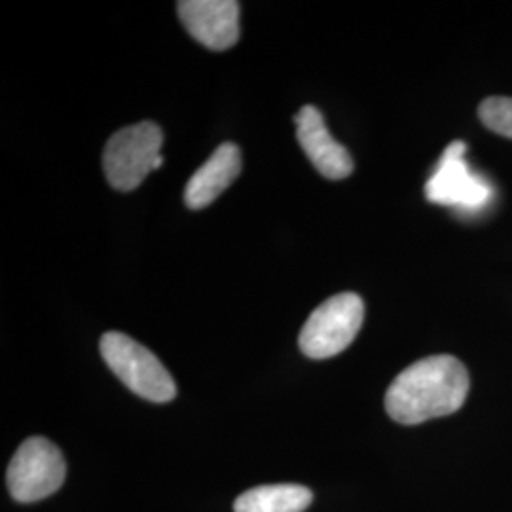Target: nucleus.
<instances>
[{"label": "nucleus", "mask_w": 512, "mask_h": 512, "mask_svg": "<svg viewBox=\"0 0 512 512\" xmlns=\"http://www.w3.org/2000/svg\"><path fill=\"white\" fill-rule=\"evenodd\" d=\"M179 18L186 31L209 50L222 52L238 44L239 2L234 0H181Z\"/></svg>", "instance_id": "obj_7"}, {"label": "nucleus", "mask_w": 512, "mask_h": 512, "mask_svg": "<svg viewBox=\"0 0 512 512\" xmlns=\"http://www.w3.org/2000/svg\"><path fill=\"white\" fill-rule=\"evenodd\" d=\"M469 395V374L452 355H433L404 368L385 393L387 414L403 425L458 412Z\"/></svg>", "instance_id": "obj_1"}, {"label": "nucleus", "mask_w": 512, "mask_h": 512, "mask_svg": "<svg viewBox=\"0 0 512 512\" xmlns=\"http://www.w3.org/2000/svg\"><path fill=\"white\" fill-rule=\"evenodd\" d=\"M313 494L300 484L258 486L239 495L236 512H304L311 505Z\"/></svg>", "instance_id": "obj_10"}, {"label": "nucleus", "mask_w": 512, "mask_h": 512, "mask_svg": "<svg viewBox=\"0 0 512 512\" xmlns=\"http://www.w3.org/2000/svg\"><path fill=\"white\" fill-rule=\"evenodd\" d=\"M67 475L63 454L44 437L25 440L8 465V488L19 503H35L55 494Z\"/></svg>", "instance_id": "obj_6"}, {"label": "nucleus", "mask_w": 512, "mask_h": 512, "mask_svg": "<svg viewBox=\"0 0 512 512\" xmlns=\"http://www.w3.org/2000/svg\"><path fill=\"white\" fill-rule=\"evenodd\" d=\"M478 114L490 131L512 139V97H488L480 105Z\"/></svg>", "instance_id": "obj_11"}, {"label": "nucleus", "mask_w": 512, "mask_h": 512, "mask_svg": "<svg viewBox=\"0 0 512 512\" xmlns=\"http://www.w3.org/2000/svg\"><path fill=\"white\" fill-rule=\"evenodd\" d=\"M101 355L110 370L135 395L152 403H169L177 397V385L162 361L122 332H105L101 338Z\"/></svg>", "instance_id": "obj_2"}, {"label": "nucleus", "mask_w": 512, "mask_h": 512, "mask_svg": "<svg viewBox=\"0 0 512 512\" xmlns=\"http://www.w3.org/2000/svg\"><path fill=\"white\" fill-rule=\"evenodd\" d=\"M365 304L355 293H342L311 311L300 332V349L310 359H330L351 346L363 327Z\"/></svg>", "instance_id": "obj_4"}, {"label": "nucleus", "mask_w": 512, "mask_h": 512, "mask_svg": "<svg viewBox=\"0 0 512 512\" xmlns=\"http://www.w3.org/2000/svg\"><path fill=\"white\" fill-rule=\"evenodd\" d=\"M294 122L300 147L325 179L340 181L351 175L353 158L348 148L330 135L321 110L306 105L298 110Z\"/></svg>", "instance_id": "obj_8"}, {"label": "nucleus", "mask_w": 512, "mask_h": 512, "mask_svg": "<svg viewBox=\"0 0 512 512\" xmlns=\"http://www.w3.org/2000/svg\"><path fill=\"white\" fill-rule=\"evenodd\" d=\"M467 143L454 141L440 156L439 164L425 184L427 202L459 211H480L494 200V186L471 169L465 158Z\"/></svg>", "instance_id": "obj_5"}, {"label": "nucleus", "mask_w": 512, "mask_h": 512, "mask_svg": "<svg viewBox=\"0 0 512 512\" xmlns=\"http://www.w3.org/2000/svg\"><path fill=\"white\" fill-rule=\"evenodd\" d=\"M241 173V152L238 145H220L205 164L190 177L184 190V202L190 209H203L215 202Z\"/></svg>", "instance_id": "obj_9"}, {"label": "nucleus", "mask_w": 512, "mask_h": 512, "mask_svg": "<svg viewBox=\"0 0 512 512\" xmlns=\"http://www.w3.org/2000/svg\"><path fill=\"white\" fill-rule=\"evenodd\" d=\"M164 133L154 122H141L116 131L105 147L103 167L110 186L129 192L164 165Z\"/></svg>", "instance_id": "obj_3"}]
</instances>
